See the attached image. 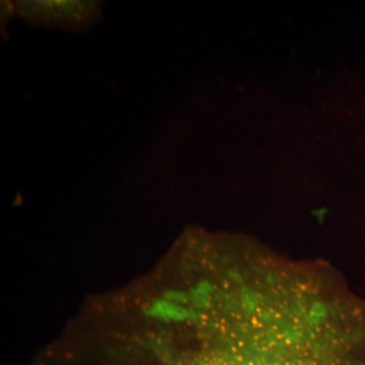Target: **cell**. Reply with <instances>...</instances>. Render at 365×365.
<instances>
[]
</instances>
